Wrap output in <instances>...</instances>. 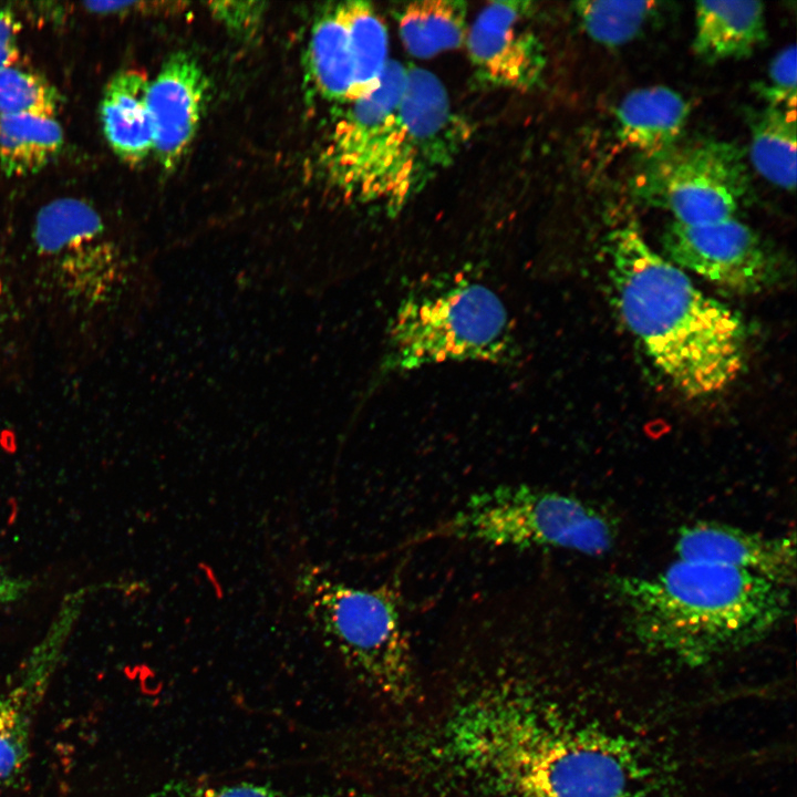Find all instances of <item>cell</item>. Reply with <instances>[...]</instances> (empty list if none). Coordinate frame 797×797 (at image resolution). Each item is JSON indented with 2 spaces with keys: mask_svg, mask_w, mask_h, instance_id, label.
<instances>
[{
  "mask_svg": "<svg viewBox=\"0 0 797 797\" xmlns=\"http://www.w3.org/2000/svg\"><path fill=\"white\" fill-rule=\"evenodd\" d=\"M19 33L20 23L13 12L0 7V71L17 63Z\"/></svg>",
  "mask_w": 797,
  "mask_h": 797,
  "instance_id": "cell-26",
  "label": "cell"
},
{
  "mask_svg": "<svg viewBox=\"0 0 797 797\" xmlns=\"http://www.w3.org/2000/svg\"><path fill=\"white\" fill-rule=\"evenodd\" d=\"M765 38V9L760 1H698L695 4L693 49L705 61L746 58Z\"/></svg>",
  "mask_w": 797,
  "mask_h": 797,
  "instance_id": "cell-16",
  "label": "cell"
},
{
  "mask_svg": "<svg viewBox=\"0 0 797 797\" xmlns=\"http://www.w3.org/2000/svg\"><path fill=\"white\" fill-rule=\"evenodd\" d=\"M59 106L60 95L41 75L15 64L0 71V115L55 116Z\"/></svg>",
  "mask_w": 797,
  "mask_h": 797,
  "instance_id": "cell-23",
  "label": "cell"
},
{
  "mask_svg": "<svg viewBox=\"0 0 797 797\" xmlns=\"http://www.w3.org/2000/svg\"><path fill=\"white\" fill-rule=\"evenodd\" d=\"M466 13L467 6L463 1L407 3L396 14L400 38L405 49L421 59L457 49L466 39Z\"/></svg>",
  "mask_w": 797,
  "mask_h": 797,
  "instance_id": "cell-19",
  "label": "cell"
},
{
  "mask_svg": "<svg viewBox=\"0 0 797 797\" xmlns=\"http://www.w3.org/2000/svg\"><path fill=\"white\" fill-rule=\"evenodd\" d=\"M749 157L755 169L772 184L796 186V111L766 106L749 122Z\"/></svg>",
  "mask_w": 797,
  "mask_h": 797,
  "instance_id": "cell-21",
  "label": "cell"
},
{
  "mask_svg": "<svg viewBox=\"0 0 797 797\" xmlns=\"http://www.w3.org/2000/svg\"><path fill=\"white\" fill-rule=\"evenodd\" d=\"M90 590L65 596L13 682L0 690V785L18 786L31 757L34 721Z\"/></svg>",
  "mask_w": 797,
  "mask_h": 797,
  "instance_id": "cell-10",
  "label": "cell"
},
{
  "mask_svg": "<svg viewBox=\"0 0 797 797\" xmlns=\"http://www.w3.org/2000/svg\"><path fill=\"white\" fill-rule=\"evenodd\" d=\"M495 676L452 717L453 758L501 797H642L640 765L619 736L540 705L519 644L491 648Z\"/></svg>",
  "mask_w": 797,
  "mask_h": 797,
  "instance_id": "cell-1",
  "label": "cell"
},
{
  "mask_svg": "<svg viewBox=\"0 0 797 797\" xmlns=\"http://www.w3.org/2000/svg\"><path fill=\"white\" fill-rule=\"evenodd\" d=\"M604 256L624 323L679 391L705 396L735 380L744 363L745 329L732 309L703 293L633 225L607 235Z\"/></svg>",
  "mask_w": 797,
  "mask_h": 797,
  "instance_id": "cell-3",
  "label": "cell"
},
{
  "mask_svg": "<svg viewBox=\"0 0 797 797\" xmlns=\"http://www.w3.org/2000/svg\"><path fill=\"white\" fill-rule=\"evenodd\" d=\"M153 797H207L206 788L188 783L169 784Z\"/></svg>",
  "mask_w": 797,
  "mask_h": 797,
  "instance_id": "cell-29",
  "label": "cell"
},
{
  "mask_svg": "<svg viewBox=\"0 0 797 797\" xmlns=\"http://www.w3.org/2000/svg\"><path fill=\"white\" fill-rule=\"evenodd\" d=\"M148 86L143 72L121 71L107 83L100 105L107 143L121 159L131 164L142 162L154 146Z\"/></svg>",
  "mask_w": 797,
  "mask_h": 797,
  "instance_id": "cell-17",
  "label": "cell"
},
{
  "mask_svg": "<svg viewBox=\"0 0 797 797\" xmlns=\"http://www.w3.org/2000/svg\"><path fill=\"white\" fill-rule=\"evenodd\" d=\"M638 641L689 664L748 646L787 615L789 588L718 563L677 559L651 576L614 580Z\"/></svg>",
  "mask_w": 797,
  "mask_h": 797,
  "instance_id": "cell-4",
  "label": "cell"
},
{
  "mask_svg": "<svg viewBox=\"0 0 797 797\" xmlns=\"http://www.w3.org/2000/svg\"><path fill=\"white\" fill-rule=\"evenodd\" d=\"M796 48L790 45L773 59L765 81L756 87L766 106L796 108Z\"/></svg>",
  "mask_w": 797,
  "mask_h": 797,
  "instance_id": "cell-24",
  "label": "cell"
},
{
  "mask_svg": "<svg viewBox=\"0 0 797 797\" xmlns=\"http://www.w3.org/2000/svg\"><path fill=\"white\" fill-rule=\"evenodd\" d=\"M33 241L44 276L65 302L94 310L112 297L121 279L118 256L91 205L75 198L46 204Z\"/></svg>",
  "mask_w": 797,
  "mask_h": 797,
  "instance_id": "cell-9",
  "label": "cell"
},
{
  "mask_svg": "<svg viewBox=\"0 0 797 797\" xmlns=\"http://www.w3.org/2000/svg\"><path fill=\"white\" fill-rule=\"evenodd\" d=\"M299 586L313 628L356 679L390 700L413 695L416 662L396 586L358 587L312 569Z\"/></svg>",
  "mask_w": 797,
  "mask_h": 797,
  "instance_id": "cell-6",
  "label": "cell"
},
{
  "mask_svg": "<svg viewBox=\"0 0 797 797\" xmlns=\"http://www.w3.org/2000/svg\"><path fill=\"white\" fill-rule=\"evenodd\" d=\"M311 80L320 95L349 104L354 101L356 56L343 2L317 17L308 50Z\"/></svg>",
  "mask_w": 797,
  "mask_h": 797,
  "instance_id": "cell-18",
  "label": "cell"
},
{
  "mask_svg": "<svg viewBox=\"0 0 797 797\" xmlns=\"http://www.w3.org/2000/svg\"><path fill=\"white\" fill-rule=\"evenodd\" d=\"M679 559L724 565L790 588L796 580L795 536L769 537L735 526L697 521L681 528Z\"/></svg>",
  "mask_w": 797,
  "mask_h": 797,
  "instance_id": "cell-14",
  "label": "cell"
},
{
  "mask_svg": "<svg viewBox=\"0 0 797 797\" xmlns=\"http://www.w3.org/2000/svg\"><path fill=\"white\" fill-rule=\"evenodd\" d=\"M1 294H2V280H1V277H0V297H1Z\"/></svg>",
  "mask_w": 797,
  "mask_h": 797,
  "instance_id": "cell-30",
  "label": "cell"
},
{
  "mask_svg": "<svg viewBox=\"0 0 797 797\" xmlns=\"http://www.w3.org/2000/svg\"><path fill=\"white\" fill-rule=\"evenodd\" d=\"M453 540L509 549L601 555L614 541L609 519L581 499L526 483L482 489L401 547Z\"/></svg>",
  "mask_w": 797,
  "mask_h": 797,
  "instance_id": "cell-7",
  "label": "cell"
},
{
  "mask_svg": "<svg viewBox=\"0 0 797 797\" xmlns=\"http://www.w3.org/2000/svg\"><path fill=\"white\" fill-rule=\"evenodd\" d=\"M467 133L433 73L390 60L380 86L339 117L321 162L345 197L396 213L453 159Z\"/></svg>",
  "mask_w": 797,
  "mask_h": 797,
  "instance_id": "cell-2",
  "label": "cell"
},
{
  "mask_svg": "<svg viewBox=\"0 0 797 797\" xmlns=\"http://www.w3.org/2000/svg\"><path fill=\"white\" fill-rule=\"evenodd\" d=\"M749 186L739 147L701 139L646 161L633 188L645 203L671 213L674 221L697 226L735 218Z\"/></svg>",
  "mask_w": 797,
  "mask_h": 797,
  "instance_id": "cell-8",
  "label": "cell"
},
{
  "mask_svg": "<svg viewBox=\"0 0 797 797\" xmlns=\"http://www.w3.org/2000/svg\"><path fill=\"white\" fill-rule=\"evenodd\" d=\"M207 797H286L278 789L259 783L240 782L206 788Z\"/></svg>",
  "mask_w": 797,
  "mask_h": 797,
  "instance_id": "cell-27",
  "label": "cell"
},
{
  "mask_svg": "<svg viewBox=\"0 0 797 797\" xmlns=\"http://www.w3.org/2000/svg\"><path fill=\"white\" fill-rule=\"evenodd\" d=\"M208 7L231 34L246 40L256 35L265 13V3L256 1L210 2Z\"/></svg>",
  "mask_w": 797,
  "mask_h": 797,
  "instance_id": "cell-25",
  "label": "cell"
},
{
  "mask_svg": "<svg viewBox=\"0 0 797 797\" xmlns=\"http://www.w3.org/2000/svg\"><path fill=\"white\" fill-rule=\"evenodd\" d=\"M62 145L63 132L54 116L0 115V166L7 176L39 172Z\"/></svg>",
  "mask_w": 797,
  "mask_h": 797,
  "instance_id": "cell-20",
  "label": "cell"
},
{
  "mask_svg": "<svg viewBox=\"0 0 797 797\" xmlns=\"http://www.w3.org/2000/svg\"><path fill=\"white\" fill-rule=\"evenodd\" d=\"M531 7L528 1H494L478 13L465 43L480 80L519 91L539 84L546 55L539 38L526 23Z\"/></svg>",
  "mask_w": 797,
  "mask_h": 797,
  "instance_id": "cell-12",
  "label": "cell"
},
{
  "mask_svg": "<svg viewBox=\"0 0 797 797\" xmlns=\"http://www.w3.org/2000/svg\"><path fill=\"white\" fill-rule=\"evenodd\" d=\"M690 116L687 101L676 91L654 85L629 92L615 110L617 134L646 161L679 144Z\"/></svg>",
  "mask_w": 797,
  "mask_h": 797,
  "instance_id": "cell-15",
  "label": "cell"
},
{
  "mask_svg": "<svg viewBox=\"0 0 797 797\" xmlns=\"http://www.w3.org/2000/svg\"><path fill=\"white\" fill-rule=\"evenodd\" d=\"M32 588V581L9 573L0 565V607L23 599Z\"/></svg>",
  "mask_w": 797,
  "mask_h": 797,
  "instance_id": "cell-28",
  "label": "cell"
},
{
  "mask_svg": "<svg viewBox=\"0 0 797 797\" xmlns=\"http://www.w3.org/2000/svg\"><path fill=\"white\" fill-rule=\"evenodd\" d=\"M209 82L193 55L168 56L149 82L147 106L153 126V151L166 172L182 162L198 130Z\"/></svg>",
  "mask_w": 797,
  "mask_h": 797,
  "instance_id": "cell-13",
  "label": "cell"
},
{
  "mask_svg": "<svg viewBox=\"0 0 797 797\" xmlns=\"http://www.w3.org/2000/svg\"><path fill=\"white\" fill-rule=\"evenodd\" d=\"M654 1L584 0L575 10L587 34L605 45L631 41L644 28L655 10Z\"/></svg>",
  "mask_w": 797,
  "mask_h": 797,
  "instance_id": "cell-22",
  "label": "cell"
},
{
  "mask_svg": "<svg viewBox=\"0 0 797 797\" xmlns=\"http://www.w3.org/2000/svg\"><path fill=\"white\" fill-rule=\"evenodd\" d=\"M516 356L513 322L489 287L466 278L411 292L390 323L381 379L445 362L507 363Z\"/></svg>",
  "mask_w": 797,
  "mask_h": 797,
  "instance_id": "cell-5",
  "label": "cell"
},
{
  "mask_svg": "<svg viewBox=\"0 0 797 797\" xmlns=\"http://www.w3.org/2000/svg\"><path fill=\"white\" fill-rule=\"evenodd\" d=\"M662 241L667 260L726 290L760 292L778 276L769 250L736 218L697 226L673 221Z\"/></svg>",
  "mask_w": 797,
  "mask_h": 797,
  "instance_id": "cell-11",
  "label": "cell"
}]
</instances>
